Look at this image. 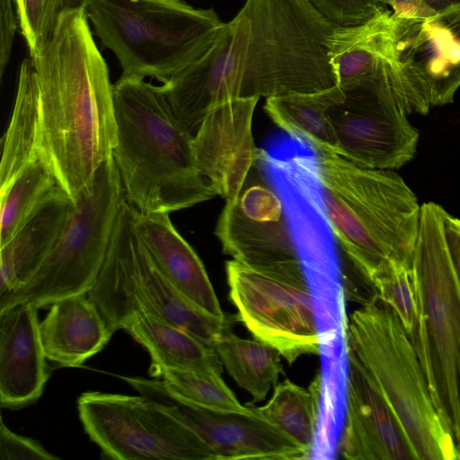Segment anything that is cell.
Returning a JSON list of instances; mask_svg holds the SVG:
<instances>
[{"label":"cell","mask_w":460,"mask_h":460,"mask_svg":"<svg viewBox=\"0 0 460 460\" xmlns=\"http://www.w3.org/2000/svg\"><path fill=\"white\" fill-rule=\"evenodd\" d=\"M444 225L449 253L460 283V218L447 212Z\"/></svg>","instance_id":"8d00e7d4"},{"label":"cell","mask_w":460,"mask_h":460,"mask_svg":"<svg viewBox=\"0 0 460 460\" xmlns=\"http://www.w3.org/2000/svg\"><path fill=\"white\" fill-rule=\"evenodd\" d=\"M346 337L348 350L393 409L418 460H460L413 344L394 311L374 296L348 318Z\"/></svg>","instance_id":"52a82bcc"},{"label":"cell","mask_w":460,"mask_h":460,"mask_svg":"<svg viewBox=\"0 0 460 460\" xmlns=\"http://www.w3.org/2000/svg\"><path fill=\"white\" fill-rule=\"evenodd\" d=\"M258 163L281 199L320 316L344 309L341 275L328 223L315 151L290 137L259 150Z\"/></svg>","instance_id":"8fae6325"},{"label":"cell","mask_w":460,"mask_h":460,"mask_svg":"<svg viewBox=\"0 0 460 460\" xmlns=\"http://www.w3.org/2000/svg\"><path fill=\"white\" fill-rule=\"evenodd\" d=\"M121 378L192 429L212 450L215 460L310 458L305 450L258 414L254 407L249 412L213 411L181 399L160 379Z\"/></svg>","instance_id":"9a60e30c"},{"label":"cell","mask_w":460,"mask_h":460,"mask_svg":"<svg viewBox=\"0 0 460 460\" xmlns=\"http://www.w3.org/2000/svg\"><path fill=\"white\" fill-rule=\"evenodd\" d=\"M30 58L38 56L51 36L60 14V0H13Z\"/></svg>","instance_id":"1f68e13d"},{"label":"cell","mask_w":460,"mask_h":460,"mask_svg":"<svg viewBox=\"0 0 460 460\" xmlns=\"http://www.w3.org/2000/svg\"><path fill=\"white\" fill-rule=\"evenodd\" d=\"M85 13L121 75L162 84L200 58L225 23L213 9L181 0H89Z\"/></svg>","instance_id":"8992f818"},{"label":"cell","mask_w":460,"mask_h":460,"mask_svg":"<svg viewBox=\"0 0 460 460\" xmlns=\"http://www.w3.org/2000/svg\"><path fill=\"white\" fill-rule=\"evenodd\" d=\"M394 40L399 60L431 107L452 103L460 87V5L425 19L394 16Z\"/></svg>","instance_id":"e0dca14e"},{"label":"cell","mask_w":460,"mask_h":460,"mask_svg":"<svg viewBox=\"0 0 460 460\" xmlns=\"http://www.w3.org/2000/svg\"><path fill=\"white\" fill-rule=\"evenodd\" d=\"M370 285L375 296L394 311L410 334L416 318L411 268L390 262L373 276Z\"/></svg>","instance_id":"4dcf8cb0"},{"label":"cell","mask_w":460,"mask_h":460,"mask_svg":"<svg viewBox=\"0 0 460 460\" xmlns=\"http://www.w3.org/2000/svg\"><path fill=\"white\" fill-rule=\"evenodd\" d=\"M137 226L151 257L170 282L205 311L226 316L204 264L175 229L169 213L142 214L137 211Z\"/></svg>","instance_id":"ffe728a7"},{"label":"cell","mask_w":460,"mask_h":460,"mask_svg":"<svg viewBox=\"0 0 460 460\" xmlns=\"http://www.w3.org/2000/svg\"><path fill=\"white\" fill-rule=\"evenodd\" d=\"M215 349L231 377L254 402L264 400L283 373L279 352L257 339L240 338L229 332Z\"/></svg>","instance_id":"83f0119b"},{"label":"cell","mask_w":460,"mask_h":460,"mask_svg":"<svg viewBox=\"0 0 460 460\" xmlns=\"http://www.w3.org/2000/svg\"><path fill=\"white\" fill-rule=\"evenodd\" d=\"M39 307L23 303L0 312V405L18 410L35 402L49 377L40 335Z\"/></svg>","instance_id":"d6986e66"},{"label":"cell","mask_w":460,"mask_h":460,"mask_svg":"<svg viewBox=\"0 0 460 460\" xmlns=\"http://www.w3.org/2000/svg\"><path fill=\"white\" fill-rule=\"evenodd\" d=\"M127 200L115 224L100 275L87 293L112 333L140 314L159 317L215 349L232 332L233 318L214 315L186 298L159 270Z\"/></svg>","instance_id":"9c48e42d"},{"label":"cell","mask_w":460,"mask_h":460,"mask_svg":"<svg viewBox=\"0 0 460 460\" xmlns=\"http://www.w3.org/2000/svg\"><path fill=\"white\" fill-rule=\"evenodd\" d=\"M74 205L67 196L49 200L0 246V297L34 276L56 245Z\"/></svg>","instance_id":"7402d4cb"},{"label":"cell","mask_w":460,"mask_h":460,"mask_svg":"<svg viewBox=\"0 0 460 460\" xmlns=\"http://www.w3.org/2000/svg\"><path fill=\"white\" fill-rule=\"evenodd\" d=\"M89 0H60V13L67 11L85 10Z\"/></svg>","instance_id":"74e56055"},{"label":"cell","mask_w":460,"mask_h":460,"mask_svg":"<svg viewBox=\"0 0 460 460\" xmlns=\"http://www.w3.org/2000/svg\"><path fill=\"white\" fill-rule=\"evenodd\" d=\"M62 196L67 195L50 166L42 158L28 165L10 186L0 193V246L6 243L40 207L50 199Z\"/></svg>","instance_id":"f1b7e54d"},{"label":"cell","mask_w":460,"mask_h":460,"mask_svg":"<svg viewBox=\"0 0 460 460\" xmlns=\"http://www.w3.org/2000/svg\"><path fill=\"white\" fill-rule=\"evenodd\" d=\"M40 322L48 360L64 367L81 366L110 341L112 332L87 293L60 299Z\"/></svg>","instance_id":"44dd1931"},{"label":"cell","mask_w":460,"mask_h":460,"mask_svg":"<svg viewBox=\"0 0 460 460\" xmlns=\"http://www.w3.org/2000/svg\"><path fill=\"white\" fill-rule=\"evenodd\" d=\"M335 28L309 0H245L212 47L163 84L174 115L193 134L225 101L335 85L328 57Z\"/></svg>","instance_id":"6da1fadb"},{"label":"cell","mask_w":460,"mask_h":460,"mask_svg":"<svg viewBox=\"0 0 460 460\" xmlns=\"http://www.w3.org/2000/svg\"><path fill=\"white\" fill-rule=\"evenodd\" d=\"M122 330L146 349L151 365L222 373L223 364L214 348L159 317L137 314Z\"/></svg>","instance_id":"484cf974"},{"label":"cell","mask_w":460,"mask_h":460,"mask_svg":"<svg viewBox=\"0 0 460 460\" xmlns=\"http://www.w3.org/2000/svg\"><path fill=\"white\" fill-rule=\"evenodd\" d=\"M85 10L59 14L32 59L40 95V158L75 203L117 142L113 84Z\"/></svg>","instance_id":"7a4b0ae2"},{"label":"cell","mask_w":460,"mask_h":460,"mask_svg":"<svg viewBox=\"0 0 460 460\" xmlns=\"http://www.w3.org/2000/svg\"><path fill=\"white\" fill-rule=\"evenodd\" d=\"M270 400L255 411L289 436L312 458L320 420L322 380L318 374L308 389L285 380L274 386Z\"/></svg>","instance_id":"4316f807"},{"label":"cell","mask_w":460,"mask_h":460,"mask_svg":"<svg viewBox=\"0 0 460 460\" xmlns=\"http://www.w3.org/2000/svg\"><path fill=\"white\" fill-rule=\"evenodd\" d=\"M396 56L394 16L389 10L360 25L336 27L329 38V62L341 88Z\"/></svg>","instance_id":"603a6c76"},{"label":"cell","mask_w":460,"mask_h":460,"mask_svg":"<svg viewBox=\"0 0 460 460\" xmlns=\"http://www.w3.org/2000/svg\"><path fill=\"white\" fill-rule=\"evenodd\" d=\"M13 0H0V76L9 62L17 28Z\"/></svg>","instance_id":"d590c367"},{"label":"cell","mask_w":460,"mask_h":460,"mask_svg":"<svg viewBox=\"0 0 460 460\" xmlns=\"http://www.w3.org/2000/svg\"><path fill=\"white\" fill-rule=\"evenodd\" d=\"M1 460H58V456L46 450L40 443L12 431L0 419Z\"/></svg>","instance_id":"836d02e7"},{"label":"cell","mask_w":460,"mask_h":460,"mask_svg":"<svg viewBox=\"0 0 460 460\" xmlns=\"http://www.w3.org/2000/svg\"><path fill=\"white\" fill-rule=\"evenodd\" d=\"M338 452L348 460H418L393 409L349 350Z\"/></svg>","instance_id":"ac0fdd59"},{"label":"cell","mask_w":460,"mask_h":460,"mask_svg":"<svg viewBox=\"0 0 460 460\" xmlns=\"http://www.w3.org/2000/svg\"><path fill=\"white\" fill-rule=\"evenodd\" d=\"M126 200L111 156L74 203L56 245L34 276L18 290L0 297V312L23 303L45 307L65 297L88 293L102 269Z\"/></svg>","instance_id":"30bf717a"},{"label":"cell","mask_w":460,"mask_h":460,"mask_svg":"<svg viewBox=\"0 0 460 460\" xmlns=\"http://www.w3.org/2000/svg\"><path fill=\"white\" fill-rule=\"evenodd\" d=\"M259 98H235L213 107L193 134L198 167L226 202L237 200L259 150L252 125Z\"/></svg>","instance_id":"2e32d148"},{"label":"cell","mask_w":460,"mask_h":460,"mask_svg":"<svg viewBox=\"0 0 460 460\" xmlns=\"http://www.w3.org/2000/svg\"><path fill=\"white\" fill-rule=\"evenodd\" d=\"M112 90V157L127 201L142 214H170L217 196L198 167L193 134L174 115L163 85L121 75Z\"/></svg>","instance_id":"3957f363"},{"label":"cell","mask_w":460,"mask_h":460,"mask_svg":"<svg viewBox=\"0 0 460 460\" xmlns=\"http://www.w3.org/2000/svg\"><path fill=\"white\" fill-rule=\"evenodd\" d=\"M215 234L233 260L309 288L283 202L265 184L243 187L235 202H226Z\"/></svg>","instance_id":"5bb4252c"},{"label":"cell","mask_w":460,"mask_h":460,"mask_svg":"<svg viewBox=\"0 0 460 460\" xmlns=\"http://www.w3.org/2000/svg\"><path fill=\"white\" fill-rule=\"evenodd\" d=\"M389 5L397 18L425 19L452 7L460 5V0H378Z\"/></svg>","instance_id":"e575fe53"},{"label":"cell","mask_w":460,"mask_h":460,"mask_svg":"<svg viewBox=\"0 0 460 460\" xmlns=\"http://www.w3.org/2000/svg\"><path fill=\"white\" fill-rule=\"evenodd\" d=\"M315 153L328 223L365 281L371 286L373 276L389 262L411 268L421 205L405 181L394 170Z\"/></svg>","instance_id":"277c9868"},{"label":"cell","mask_w":460,"mask_h":460,"mask_svg":"<svg viewBox=\"0 0 460 460\" xmlns=\"http://www.w3.org/2000/svg\"><path fill=\"white\" fill-rule=\"evenodd\" d=\"M341 89L342 99L328 111L337 155L374 169L395 170L411 161L419 131L408 116L426 115L432 107L398 57Z\"/></svg>","instance_id":"ba28073f"},{"label":"cell","mask_w":460,"mask_h":460,"mask_svg":"<svg viewBox=\"0 0 460 460\" xmlns=\"http://www.w3.org/2000/svg\"><path fill=\"white\" fill-rule=\"evenodd\" d=\"M80 421L105 458L215 460L189 426L148 396L89 391L77 400Z\"/></svg>","instance_id":"7c38bea8"},{"label":"cell","mask_w":460,"mask_h":460,"mask_svg":"<svg viewBox=\"0 0 460 460\" xmlns=\"http://www.w3.org/2000/svg\"><path fill=\"white\" fill-rule=\"evenodd\" d=\"M229 296L253 337L276 349L288 364L320 355L322 339L314 296L296 285L234 260L226 266Z\"/></svg>","instance_id":"4fadbf2b"},{"label":"cell","mask_w":460,"mask_h":460,"mask_svg":"<svg viewBox=\"0 0 460 460\" xmlns=\"http://www.w3.org/2000/svg\"><path fill=\"white\" fill-rule=\"evenodd\" d=\"M335 84L311 93H292L266 98L264 110L288 137L301 140L314 151L338 153L337 139L328 111L342 99Z\"/></svg>","instance_id":"d4e9b609"},{"label":"cell","mask_w":460,"mask_h":460,"mask_svg":"<svg viewBox=\"0 0 460 460\" xmlns=\"http://www.w3.org/2000/svg\"><path fill=\"white\" fill-rule=\"evenodd\" d=\"M446 213L435 202L421 205L411 265L416 318L409 337L460 456V283L447 243Z\"/></svg>","instance_id":"5b68a950"},{"label":"cell","mask_w":460,"mask_h":460,"mask_svg":"<svg viewBox=\"0 0 460 460\" xmlns=\"http://www.w3.org/2000/svg\"><path fill=\"white\" fill-rule=\"evenodd\" d=\"M309 1L335 27H352L366 23L384 9L378 0Z\"/></svg>","instance_id":"d6a6232c"},{"label":"cell","mask_w":460,"mask_h":460,"mask_svg":"<svg viewBox=\"0 0 460 460\" xmlns=\"http://www.w3.org/2000/svg\"><path fill=\"white\" fill-rule=\"evenodd\" d=\"M2 143L0 193L40 158V95L31 58L21 65L14 107Z\"/></svg>","instance_id":"cb8c5ba5"},{"label":"cell","mask_w":460,"mask_h":460,"mask_svg":"<svg viewBox=\"0 0 460 460\" xmlns=\"http://www.w3.org/2000/svg\"><path fill=\"white\" fill-rule=\"evenodd\" d=\"M149 375L181 399L206 409L218 411L249 412L232 390L214 370L172 368L150 365Z\"/></svg>","instance_id":"f546056e"}]
</instances>
